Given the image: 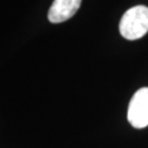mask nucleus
I'll list each match as a JSON object with an SVG mask.
<instances>
[{
	"label": "nucleus",
	"instance_id": "obj_2",
	"mask_svg": "<svg viewBox=\"0 0 148 148\" xmlns=\"http://www.w3.org/2000/svg\"><path fill=\"white\" fill-rule=\"evenodd\" d=\"M127 120L135 128L148 126V88L144 87L135 92L128 106Z\"/></svg>",
	"mask_w": 148,
	"mask_h": 148
},
{
	"label": "nucleus",
	"instance_id": "obj_3",
	"mask_svg": "<svg viewBox=\"0 0 148 148\" xmlns=\"http://www.w3.org/2000/svg\"><path fill=\"white\" fill-rule=\"evenodd\" d=\"M81 0H54L47 18L51 23H62L67 21L78 11Z\"/></svg>",
	"mask_w": 148,
	"mask_h": 148
},
{
	"label": "nucleus",
	"instance_id": "obj_1",
	"mask_svg": "<svg viewBox=\"0 0 148 148\" xmlns=\"http://www.w3.org/2000/svg\"><path fill=\"white\" fill-rule=\"evenodd\" d=\"M121 35L126 40L135 41L142 38L148 32V8L135 5L123 14L120 21Z\"/></svg>",
	"mask_w": 148,
	"mask_h": 148
}]
</instances>
